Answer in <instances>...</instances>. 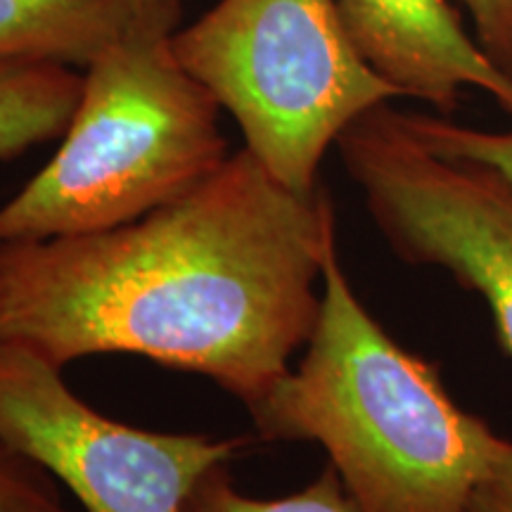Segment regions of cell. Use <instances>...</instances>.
<instances>
[{
	"label": "cell",
	"instance_id": "obj_1",
	"mask_svg": "<svg viewBox=\"0 0 512 512\" xmlns=\"http://www.w3.org/2000/svg\"><path fill=\"white\" fill-rule=\"evenodd\" d=\"M335 242L328 190L299 195L240 147L126 226L0 245V337L60 368L143 356L252 408L309 342Z\"/></svg>",
	"mask_w": 512,
	"mask_h": 512
},
{
	"label": "cell",
	"instance_id": "obj_11",
	"mask_svg": "<svg viewBox=\"0 0 512 512\" xmlns=\"http://www.w3.org/2000/svg\"><path fill=\"white\" fill-rule=\"evenodd\" d=\"M403 119L432 150L489 166L512 188V126L508 131H484V128L458 124L448 117L415 112H403Z\"/></svg>",
	"mask_w": 512,
	"mask_h": 512
},
{
	"label": "cell",
	"instance_id": "obj_5",
	"mask_svg": "<svg viewBox=\"0 0 512 512\" xmlns=\"http://www.w3.org/2000/svg\"><path fill=\"white\" fill-rule=\"evenodd\" d=\"M335 147L389 249L479 294L512 356L510 183L489 166L432 150L389 102L358 117Z\"/></svg>",
	"mask_w": 512,
	"mask_h": 512
},
{
	"label": "cell",
	"instance_id": "obj_9",
	"mask_svg": "<svg viewBox=\"0 0 512 512\" xmlns=\"http://www.w3.org/2000/svg\"><path fill=\"white\" fill-rule=\"evenodd\" d=\"M83 74L50 62L0 60V162L64 136Z\"/></svg>",
	"mask_w": 512,
	"mask_h": 512
},
{
	"label": "cell",
	"instance_id": "obj_2",
	"mask_svg": "<svg viewBox=\"0 0 512 512\" xmlns=\"http://www.w3.org/2000/svg\"><path fill=\"white\" fill-rule=\"evenodd\" d=\"M247 413L256 439L323 448L356 512H470L510 444L363 306L337 242L302 361Z\"/></svg>",
	"mask_w": 512,
	"mask_h": 512
},
{
	"label": "cell",
	"instance_id": "obj_6",
	"mask_svg": "<svg viewBox=\"0 0 512 512\" xmlns=\"http://www.w3.org/2000/svg\"><path fill=\"white\" fill-rule=\"evenodd\" d=\"M57 363L0 337V439L64 484L81 512H183L211 467L247 437L171 434L107 418L69 387Z\"/></svg>",
	"mask_w": 512,
	"mask_h": 512
},
{
	"label": "cell",
	"instance_id": "obj_3",
	"mask_svg": "<svg viewBox=\"0 0 512 512\" xmlns=\"http://www.w3.org/2000/svg\"><path fill=\"white\" fill-rule=\"evenodd\" d=\"M230 155L219 102L169 38L114 48L83 74L55 155L0 207V245L126 226L181 200Z\"/></svg>",
	"mask_w": 512,
	"mask_h": 512
},
{
	"label": "cell",
	"instance_id": "obj_4",
	"mask_svg": "<svg viewBox=\"0 0 512 512\" xmlns=\"http://www.w3.org/2000/svg\"><path fill=\"white\" fill-rule=\"evenodd\" d=\"M169 43L242 147L299 195L320 188V164L358 117L401 98L356 48L337 0H216Z\"/></svg>",
	"mask_w": 512,
	"mask_h": 512
},
{
	"label": "cell",
	"instance_id": "obj_14",
	"mask_svg": "<svg viewBox=\"0 0 512 512\" xmlns=\"http://www.w3.org/2000/svg\"><path fill=\"white\" fill-rule=\"evenodd\" d=\"M470 512H512V441L472 498Z\"/></svg>",
	"mask_w": 512,
	"mask_h": 512
},
{
	"label": "cell",
	"instance_id": "obj_10",
	"mask_svg": "<svg viewBox=\"0 0 512 512\" xmlns=\"http://www.w3.org/2000/svg\"><path fill=\"white\" fill-rule=\"evenodd\" d=\"M183 512H356V508L330 465L294 494L256 498L240 491L230 463H221L197 482Z\"/></svg>",
	"mask_w": 512,
	"mask_h": 512
},
{
	"label": "cell",
	"instance_id": "obj_12",
	"mask_svg": "<svg viewBox=\"0 0 512 512\" xmlns=\"http://www.w3.org/2000/svg\"><path fill=\"white\" fill-rule=\"evenodd\" d=\"M0 512H74L62 501L57 479L34 458L0 439Z\"/></svg>",
	"mask_w": 512,
	"mask_h": 512
},
{
	"label": "cell",
	"instance_id": "obj_13",
	"mask_svg": "<svg viewBox=\"0 0 512 512\" xmlns=\"http://www.w3.org/2000/svg\"><path fill=\"white\" fill-rule=\"evenodd\" d=\"M472 19V36L498 69L512 76V0H460Z\"/></svg>",
	"mask_w": 512,
	"mask_h": 512
},
{
	"label": "cell",
	"instance_id": "obj_7",
	"mask_svg": "<svg viewBox=\"0 0 512 512\" xmlns=\"http://www.w3.org/2000/svg\"><path fill=\"white\" fill-rule=\"evenodd\" d=\"M356 48L401 98L451 114L465 88L512 117V76L498 69L448 0H337Z\"/></svg>",
	"mask_w": 512,
	"mask_h": 512
},
{
	"label": "cell",
	"instance_id": "obj_8",
	"mask_svg": "<svg viewBox=\"0 0 512 512\" xmlns=\"http://www.w3.org/2000/svg\"><path fill=\"white\" fill-rule=\"evenodd\" d=\"M185 0H0V60L88 69L114 48L171 38Z\"/></svg>",
	"mask_w": 512,
	"mask_h": 512
}]
</instances>
